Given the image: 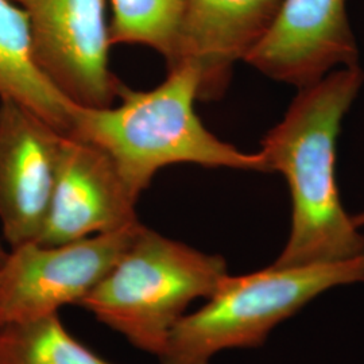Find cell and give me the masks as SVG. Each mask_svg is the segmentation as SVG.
<instances>
[{
	"mask_svg": "<svg viewBox=\"0 0 364 364\" xmlns=\"http://www.w3.org/2000/svg\"><path fill=\"white\" fill-rule=\"evenodd\" d=\"M352 219H353V223H355L358 227H362V225H364V212L356 215V216H352Z\"/></svg>",
	"mask_w": 364,
	"mask_h": 364,
	"instance_id": "14",
	"label": "cell"
},
{
	"mask_svg": "<svg viewBox=\"0 0 364 364\" xmlns=\"http://www.w3.org/2000/svg\"><path fill=\"white\" fill-rule=\"evenodd\" d=\"M185 0H111L112 45H144L169 63Z\"/></svg>",
	"mask_w": 364,
	"mask_h": 364,
	"instance_id": "13",
	"label": "cell"
},
{
	"mask_svg": "<svg viewBox=\"0 0 364 364\" xmlns=\"http://www.w3.org/2000/svg\"><path fill=\"white\" fill-rule=\"evenodd\" d=\"M7 254H9V251H6V248L3 247V245L0 242V266H1V263L4 262V259L7 258Z\"/></svg>",
	"mask_w": 364,
	"mask_h": 364,
	"instance_id": "15",
	"label": "cell"
},
{
	"mask_svg": "<svg viewBox=\"0 0 364 364\" xmlns=\"http://www.w3.org/2000/svg\"><path fill=\"white\" fill-rule=\"evenodd\" d=\"M282 0H185L168 68L189 63L200 76L198 99L216 100L237 61H246L273 25Z\"/></svg>",
	"mask_w": 364,
	"mask_h": 364,
	"instance_id": "10",
	"label": "cell"
},
{
	"mask_svg": "<svg viewBox=\"0 0 364 364\" xmlns=\"http://www.w3.org/2000/svg\"><path fill=\"white\" fill-rule=\"evenodd\" d=\"M227 263L141 225L130 247L78 306L132 347L159 356L196 299L210 297Z\"/></svg>",
	"mask_w": 364,
	"mask_h": 364,
	"instance_id": "3",
	"label": "cell"
},
{
	"mask_svg": "<svg viewBox=\"0 0 364 364\" xmlns=\"http://www.w3.org/2000/svg\"><path fill=\"white\" fill-rule=\"evenodd\" d=\"M168 70L165 81L149 91H134L122 82L117 105H77L69 135L103 149L136 196L159 170L174 164L269 171L260 151L245 153L223 142L197 117V68L181 63Z\"/></svg>",
	"mask_w": 364,
	"mask_h": 364,
	"instance_id": "2",
	"label": "cell"
},
{
	"mask_svg": "<svg viewBox=\"0 0 364 364\" xmlns=\"http://www.w3.org/2000/svg\"><path fill=\"white\" fill-rule=\"evenodd\" d=\"M364 82L359 65L333 70L301 88L284 119L266 134L260 154L279 171L291 197V228L273 264L299 267L364 257V235L341 204L336 141Z\"/></svg>",
	"mask_w": 364,
	"mask_h": 364,
	"instance_id": "1",
	"label": "cell"
},
{
	"mask_svg": "<svg viewBox=\"0 0 364 364\" xmlns=\"http://www.w3.org/2000/svg\"><path fill=\"white\" fill-rule=\"evenodd\" d=\"M139 196L99 146L65 135L52 201L37 243L58 246L136 223Z\"/></svg>",
	"mask_w": 364,
	"mask_h": 364,
	"instance_id": "8",
	"label": "cell"
},
{
	"mask_svg": "<svg viewBox=\"0 0 364 364\" xmlns=\"http://www.w3.org/2000/svg\"><path fill=\"white\" fill-rule=\"evenodd\" d=\"M27 14L41 70L72 103L114 105L122 84L109 69L105 0H15Z\"/></svg>",
	"mask_w": 364,
	"mask_h": 364,
	"instance_id": "6",
	"label": "cell"
},
{
	"mask_svg": "<svg viewBox=\"0 0 364 364\" xmlns=\"http://www.w3.org/2000/svg\"><path fill=\"white\" fill-rule=\"evenodd\" d=\"M364 281V257L227 275L170 333L159 364H210L221 351L262 346L274 328L333 287Z\"/></svg>",
	"mask_w": 364,
	"mask_h": 364,
	"instance_id": "4",
	"label": "cell"
},
{
	"mask_svg": "<svg viewBox=\"0 0 364 364\" xmlns=\"http://www.w3.org/2000/svg\"><path fill=\"white\" fill-rule=\"evenodd\" d=\"M65 135L26 107L0 99V224L10 248L38 240Z\"/></svg>",
	"mask_w": 364,
	"mask_h": 364,
	"instance_id": "7",
	"label": "cell"
},
{
	"mask_svg": "<svg viewBox=\"0 0 364 364\" xmlns=\"http://www.w3.org/2000/svg\"><path fill=\"white\" fill-rule=\"evenodd\" d=\"M0 99L16 102L69 135L77 105L41 70L27 14L13 0H0Z\"/></svg>",
	"mask_w": 364,
	"mask_h": 364,
	"instance_id": "11",
	"label": "cell"
},
{
	"mask_svg": "<svg viewBox=\"0 0 364 364\" xmlns=\"http://www.w3.org/2000/svg\"><path fill=\"white\" fill-rule=\"evenodd\" d=\"M142 223L58 246L11 248L0 266V326L78 305L130 247Z\"/></svg>",
	"mask_w": 364,
	"mask_h": 364,
	"instance_id": "5",
	"label": "cell"
},
{
	"mask_svg": "<svg viewBox=\"0 0 364 364\" xmlns=\"http://www.w3.org/2000/svg\"><path fill=\"white\" fill-rule=\"evenodd\" d=\"M0 364H114L73 338L60 314L0 326Z\"/></svg>",
	"mask_w": 364,
	"mask_h": 364,
	"instance_id": "12",
	"label": "cell"
},
{
	"mask_svg": "<svg viewBox=\"0 0 364 364\" xmlns=\"http://www.w3.org/2000/svg\"><path fill=\"white\" fill-rule=\"evenodd\" d=\"M358 55L346 0H282L246 63L301 90L333 70L358 65Z\"/></svg>",
	"mask_w": 364,
	"mask_h": 364,
	"instance_id": "9",
	"label": "cell"
},
{
	"mask_svg": "<svg viewBox=\"0 0 364 364\" xmlns=\"http://www.w3.org/2000/svg\"><path fill=\"white\" fill-rule=\"evenodd\" d=\"M13 1H15V0H13Z\"/></svg>",
	"mask_w": 364,
	"mask_h": 364,
	"instance_id": "16",
	"label": "cell"
}]
</instances>
